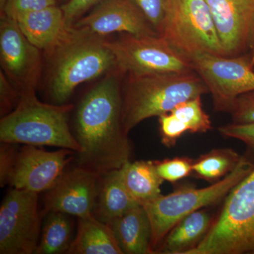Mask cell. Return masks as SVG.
I'll return each mask as SVG.
<instances>
[{"label": "cell", "mask_w": 254, "mask_h": 254, "mask_svg": "<svg viewBox=\"0 0 254 254\" xmlns=\"http://www.w3.org/2000/svg\"><path fill=\"white\" fill-rule=\"evenodd\" d=\"M155 31L160 33L165 17L167 0H133ZM160 35V34H159Z\"/></svg>", "instance_id": "29"}, {"label": "cell", "mask_w": 254, "mask_h": 254, "mask_svg": "<svg viewBox=\"0 0 254 254\" xmlns=\"http://www.w3.org/2000/svg\"><path fill=\"white\" fill-rule=\"evenodd\" d=\"M212 222L213 219L205 209L190 214L170 230L156 254H186L203 240Z\"/></svg>", "instance_id": "20"}, {"label": "cell", "mask_w": 254, "mask_h": 254, "mask_svg": "<svg viewBox=\"0 0 254 254\" xmlns=\"http://www.w3.org/2000/svg\"><path fill=\"white\" fill-rule=\"evenodd\" d=\"M242 156L232 148L210 150L194 160L193 175L209 183H215L233 171Z\"/></svg>", "instance_id": "23"}, {"label": "cell", "mask_w": 254, "mask_h": 254, "mask_svg": "<svg viewBox=\"0 0 254 254\" xmlns=\"http://www.w3.org/2000/svg\"><path fill=\"white\" fill-rule=\"evenodd\" d=\"M123 175L127 190L140 204L161 195L165 180L157 171L154 160L128 162L123 166Z\"/></svg>", "instance_id": "21"}, {"label": "cell", "mask_w": 254, "mask_h": 254, "mask_svg": "<svg viewBox=\"0 0 254 254\" xmlns=\"http://www.w3.org/2000/svg\"><path fill=\"white\" fill-rule=\"evenodd\" d=\"M71 26L103 38L115 33L135 36L159 35L133 0H103Z\"/></svg>", "instance_id": "14"}, {"label": "cell", "mask_w": 254, "mask_h": 254, "mask_svg": "<svg viewBox=\"0 0 254 254\" xmlns=\"http://www.w3.org/2000/svg\"><path fill=\"white\" fill-rule=\"evenodd\" d=\"M74 155V151L66 148L50 152L23 145L16 152L7 185L35 193L47 191L67 168Z\"/></svg>", "instance_id": "12"}, {"label": "cell", "mask_w": 254, "mask_h": 254, "mask_svg": "<svg viewBox=\"0 0 254 254\" xmlns=\"http://www.w3.org/2000/svg\"><path fill=\"white\" fill-rule=\"evenodd\" d=\"M158 118L161 141L165 146L173 147L177 140L188 131L186 125L170 112Z\"/></svg>", "instance_id": "26"}, {"label": "cell", "mask_w": 254, "mask_h": 254, "mask_svg": "<svg viewBox=\"0 0 254 254\" xmlns=\"http://www.w3.org/2000/svg\"><path fill=\"white\" fill-rule=\"evenodd\" d=\"M230 114L232 123H254V91L239 97Z\"/></svg>", "instance_id": "31"}, {"label": "cell", "mask_w": 254, "mask_h": 254, "mask_svg": "<svg viewBox=\"0 0 254 254\" xmlns=\"http://www.w3.org/2000/svg\"><path fill=\"white\" fill-rule=\"evenodd\" d=\"M108 225L124 254H152L151 226L141 204L133 207Z\"/></svg>", "instance_id": "17"}, {"label": "cell", "mask_w": 254, "mask_h": 254, "mask_svg": "<svg viewBox=\"0 0 254 254\" xmlns=\"http://www.w3.org/2000/svg\"><path fill=\"white\" fill-rule=\"evenodd\" d=\"M254 169V162L248 155H244L233 171L210 186L200 189L184 187L141 203L151 226V253H157L170 230L185 217L226 197Z\"/></svg>", "instance_id": "5"}, {"label": "cell", "mask_w": 254, "mask_h": 254, "mask_svg": "<svg viewBox=\"0 0 254 254\" xmlns=\"http://www.w3.org/2000/svg\"><path fill=\"white\" fill-rule=\"evenodd\" d=\"M103 0H68L61 6L68 27Z\"/></svg>", "instance_id": "32"}, {"label": "cell", "mask_w": 254, "mask_h": 254, "mask_svg": "<svg viewBox=\"0 0 254 254\" xmlns=\"http://www.w3.org/2000/svg\"><path fill=\"white\" fill-rule=\"evenodd\" d=\"M17 144L1 143L0 147V184L1 187L7 185L10 173L12 169L15 156L17 152Z\"/></svg>", "instance_id": "33"}, {"label": "cell", "mask_w": 254, "mask_h": 254, "mask_svg": "<svg viewBox=\"0 0 254 254\" xmlns=\"http://www.w3.org/2000/svg\"><path fill=\"white\" fill-rule=\"evenodd\" d=\"M77 232L69 254H124L113 230L94 215L78 218Z\"/></svg>", "instance_id": "19"}, {"label": "cell", "mask_w": 254, "mask_h": 254, "mask_svg": "<svg viewBox=\"0 0 254 254\" xmlns=\"http://www.w3.org/2000/svg\"><path fill=\"white\" fill-rule=\"evenodd\" d=\"M46 215L35 254H67L73 240L71 215L56 211L48 212Z\"/></svg>", "instance_id": "22"}, {"label": "cell", "mask_w": 254, "mask_h": 254, "mask_svg": "<svg viewBox=\"0 0 254 254\" xmlns=\"http://www.w3.org/2000/svg\"><path fill=\"white\" fill-rule=\"evenodd\" d=\"M38 194L11 188L5 195L0 207V254H35L43 214Z\"/></svg>", "instance_id": "10"}, {"label": "cell", "mask_w": 254, "mask_h": 254, "mask_svg": "<svg viewBox=\"0 0 254 254\" xmlns=\"http://www.w3.org/2000/svg\"><path fill=\"white\" fill-rule=\"evenodd\" d=\"M170 113L186 125L190 133H206L212 128L210 117L203 109L201 96L177 105Z\"/></svg>", "instance_id": "24"}, {"label": "cell", "mask_w": 254, "mask_h": 254, "mask_svg": "<svg viewBox=\"0 0 254 254\" xmlns=\"http://www.w3.org/2000/svg\"><path fill=\"white\" fill-rule=\"evenodd\" d=\"M47 55L50 61L48 92L54 104H66L82 83L118 70L108 41L72 26Z\"/></svg>", "instance_id": "2"}, {"label": "cell", "mask_w": 254, "mask_h": 254, "mask_svg": "<svg viewBox=\"0 0 254 254\" xmlns=\"http://www.w3.org/2000/svg\"><path fill=\"white\" fill-rule=\"evenodd\" d=\"M185 254H254V169L225 197L203 240Z\"/></svg>", "instance_id": "6"}, {"label": "cell", "mask_w": 254, "mask_h": 254, "mask_svg": "<svg viewBox=\"0 0 254 254\" xmlns=\"http://www.w3.org/2000/svg\"><path fill=\"white\" fill-rule=\"evenodd\" d=\"M194 160L187 157H177L154 160L157 171L165 181L175 183L193 173Z\"/></svg>", "instance_id": "25"}, {"label": "cell", "mask_w": 254, "mask_h": 254, "mask_svg": "<svg viewBox=\"0 0 254 254\" xmlns=\"http://www.w3.org/2000/svg\"><path fill=\"white\" fill-rule=\"evenodd\" d=\"M112 71L82 98L75 113L74 135L81 150L76 165L99 175L129 162L131 146L123 124V88Z\"/></svg>", "instance_id": "1"}, {"label": "cell", "mask_w": 254, "mask_h": 254, "mask_svg": "<svg viewBox=\"0 0 254 254\" xmlns=\"http://www.w3.org/2000/svg\"><path fill=\"white\" fill-rule=\"evenodd\" d=\"M218 131L226 138L243 142L248 148V154L254 156V123L229 124L218 127Z\"/></svg>", "instance_id": "27"}, {"label": "cell", "mask_w": 254, "mask_h": 254, "mask_svg": "<svg viewBox=\"0 0 254 254\" xmlns=\"http://www.w3.org/2000/svg\"><path fill=\"white\" fill-rule=\"evenodd\" d=\"M224 54L250 53L254 43V0H206Z\"/></svg>", "instance_id": "15"}, {"label": "cell", "mask_w": 254, "mask_h": 254, "mask_svg": "<svg viewBox=\"0 0 254 254\" xmlns=\"http://www.w3.org/2000/svg\"><path fill=\"white\" fill-rule=\"evenodd\" d=\"M21 93L6 77L2 70L0 71V113L5 116L17 106Z\"/></svg>", "instance_id": "28"}, {"label": "cell", "mask_w": 254, "mask_h": 254, "mask_svg": "<svg viewBox=\"0 0 254 254\" xmlns=\"http://www.w3.org/2000/svg\"><path fill=\"white\" fill-rule=\"evenodd\" d=\"M117 63V69L127 76L193 71L190 60L173 48L160 35L135 36L123 33L108 41Z\"/></svg>", "instance_id": "9"}, {"label": "cell", "mask_w": 254, "mask_h": 254, "mask_svg": "<svg viewBox=\"0 0 254 254\" xmlns=\"http://www.w3.org/2000/svg\"><path fill=\"white\" fill-rule=\"evenodd\" d=\"M0 58L1 70L21 94L36 90L41 71L40 50L6 15L0 21Z\"/></svg>", "instance_id": "11"}, {"label": "cell", "mask_w": 254, "mask_h": 254, "mask_svg": "<svg viewBox=\"0 0 254 254\" xmlns=\"http://www.w3.org/2000/svg\"><path fill=\"white\" fill-rule=\"evenodd\" d=\"M6 2H7V0H0V11H1V15L4 14Z\"/></svg>", "instance_id": "34"}, {"label": "cell", "mask_w": 254, "mask_h": 254, "mask_svg": "<svg viewBox=\"0 0 254 254\" xmlns=\"http://www.w3.org/2000/svg\"><path fill=\"white\" fill-rule=\"evenodd\" d=\"M139 204L125 186L123 167L100 175L95 218L108 224Z\"/></svg>", "instance_id": "18"}, {"label": "cell", "mask_w": 254, "mask_h": 254, "mask_svg": "<svg viewBox=\"0 0 254 254\" xmlns=\"http://www.w3.org/2000/svg\"><path fill=\"white\" fill-rule=\"evenodd\" d=\"M209 93L194 71L127 76L123 88V124L128 132L148 118L170 113L177 105Z\"/></svg>", "instance_id": "3"}, {"label": "cell", "mask_w": 254, "mask_h": 254, "mask_svg": "<svg viewBox=\"0 0 254 254\" xmlns=\"http://www.w3.org/2000/svg\"><path fill=\"white\" fill-rule=\"evenodd\" d=\"M250 55L251 57V60H252V64H253L254 66V43L253 47H252V50H251Z\"/></svg>", "instance_id": "35"}, {"label": "cell", "mask_w": 254, "mask_h": 254, "mask_svg": "<svg viewBox=\"0 0 254 254\" xmlns=\"http://www.w3.org/2000/svg\"><path fill=\"white\" fill-rule=\"evenodd\" d=\"M159 34L189 60L198 53L225 56L206 0H167Z\"/></svg>", "instance_id": "7"}, {"label": "cell", "mask_w": 254, "mask_h": 254, "mask_svg": "<svg viewBox=\"0 0 254 254\" xmlns=\"http://www.w3.org/2000/svg\"><path fill=\"white\" fill-rule=\"evenodd\" d=\"M190 61L206 85L216 112L231 113L239 97L254 91V66L250 53L236 57L198 53Z\"/></svg>", "instance_id": "8"}, {"label": "cell", "mask_w": 254, "mask_h": 254, "mask_svg": "<svg viewBox=\"0 0 254 254\" xmlns=\"http://www.w3.org/2000/svg\"><path fill=\"white\" fill-rule=\"evenodd\" d=\"M100 175L81 167L68 168L47 190L43 213L56 211L78 218L94 215Z\"/></svg>", "instance_id": "13"}, {"label": "cell", "mask_w": 254, "mask_h": 254, "mask_svg": "<svg viewBox=\"0 0 254 254\" xmlns=\"http://www.w3.org/2000/svg\"><path fill=\"white\" fill-rule=\"evenodd\" d=\"M71 105L47 104L35 91L24 92L14 110L0 120L1 143L81 150L68 125Z\"/></svg>", "instance_id": "4"}, {"label": "cell", "mask_w": 254, "mask_h": 254, "mask_svg": "<svg viewBox=\"0 0 254 254\" xmlns=\"http://www.w3.org/2000/svg\"><path fill=\"white\" fill-rule=\"evenodd\" d=\"M14 19L28 41L46 54L55 49L70 28L61 6L57 5L18 15Z\"/></svg>", "instance_id": "16"}, {"label": "cell", "mask_w": 254, "mask_h": 254, "mask_svg": "<svg viewBox=\"0 0 254 254\" xmlns=\"http://www.w3.org/2000/svg\"><path fill=\"white\" fill-rule=\"evenodd\" d=\"M55 5H57L56 0H7L2 15L15 18L18 15L46 9Z\"/></svg>", "instance_id": "30"}]
</instances>
